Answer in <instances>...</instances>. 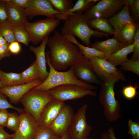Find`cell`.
Wrapping results in <instances>:
<instances>
[{"instance_id":"cell-6","label":"cell","mask_w":139,"mask_h":139,"mask_svg":"<svg viewBox=\"0 0 139 139\" xmlns=\"http://www.w3.org/2000/svg\"><path fill=\"white\" fill-rule=\"evenodd\" d=\"M60 21L56 18H48L32 22L27 21L23 26L28 34L30 41L33 45H37L54 31Z\"/></svg>"},{"instance_id":"cell-29","label":"cell","mask_w":139,"mask_h":139,"mask_svg":"<svg viewBox=\"0 0 139 139\" xmlns=\"http://www.w3.org/2000/svg\"><path fill=\"white\" fill-rule=\"evenodd\" d=\"M61 138L55 135L50 127L38 126L33 139H60Z\"/></svg>"},{"instance_id":"cell-38","label":"cell","mask_w":139,"mask_h":139,"mask_svg":"<svg viewBox=\"0 0 139 139\" xmlns=\"http://www.w3.org/2000/svg\"><path fill=\"white\" fill-rule=\"evenodd\" d=\"M7 4L5 0H0V24L8 20Z\"/></svg>"},{"instance_id":"cell-37","label":"cell","mask_w":139,"mask_h":139,"mask_svg":"<svg viewBox=\"0 0 139 139\" xmlns=\"http://www.w3.org/2000/svg\"><path fill=\"white\" fill-rule=\"evenodd\" d=\"M133 44L134 46V51L130 59H139V26L137 27Z\"/></svg>"},{"instance_id":"cell-39","label":"cell","mask_w":139,"mask_h":139,"mask_svg":"<svg viewBox=\"0 0 139 139\" xmlns=\"http://www.w3.org/2000/svg\"><path fill=\"white\" fill-rule=\"evenodd\" d=\"M128 125L129 130L127 133L132 137L133 139H135L136 134L139 131V123L134 122L131 119H129Z\"/></svg>"},{"instance_id":"cell-52","label":"cell","mask_w":139,"mask_h":139,"mask_svg":"<svg viewBox=\"0 0 139 139\" xmlns=\"http://www.w3.org/2000/svg\"><path fill=\"white\" fill-rule=\"evenodd\" d=\"M13 138H11V139H13Z\"/></svg>"},{"instance_id":"cell-2","label":"cell","mask_w":139,"mask_h":139,"mask_svg":"<svg viewBox=\"0 0 139 139\" xmlns=\"http://www.w3.org/2000/svg\"><path fill=\"white\" fill-rule=\"evenodd\" d=\"M88 20L83 13L76 12L69 15L65 21L60 33L63 36H75L88 47L91 44L90 39L92 36L100 38L108 37L104 33L91 28Z\"/></svg>"},{"instance_id":"cell-14","label":"cell","mask_w":139,"mask_h":139,"mask_svg":"<svg viewBox=\"0 0 139 139\" xmlns=\"http://www.w3.org/2000/svg\"><path fill=\"white\" fill-rule=\"evenodd\" d=\"M65 104L64 102L53 98L42 110L37 122L38 126L49 127Z\"/></svg>"},{"instance_id":"cell-35","label":"cell","mask_w":139,"mask_h":139,"mask_svg":"<svg viewBox=\"0 0 139 139\" xmlns=\"http://www.w3.org/2000/svg\"><path fill=\"white\" fill-rule=\"evenodd\" d=\"M139 88L138 84H136L134 86L130 84L126 86H123L121 93L124 96L126 99L131 100L136 97L138 93L137 89Z\"/></svg>"},{"instance_id":"cell-46","label":"cell","mask_w":139,"mask_h":139,"mask_svg":"<svg viewBox=\"0 0 139 139\" xmlns=\"http://www.w3.org/2000/svg\"><path fill=\"white\" fill-rule=\"evenodd\" d=\"M101 139H110L107 131L101 133Z\"/></svg>"},{"instance_id":"cell-1","label":"cell","mask_w":139,"mask_h":139,"mask_svg":"<svg viewBox=\"0 0 139 139\" xmlns=\"http://www.w3.org/2000/svg\"><path fill=\"white\" fill-rule=\"evenodd\" d=\"M47 45L49 49L50 64L57 71L66 70L87 58L81 53L77 46L57 31L49 38Z\"/></svg>"},{"instance_id":"cell-23","label":"cell","mask_w":139,"mask_h":139,"mask_svg":"<svg viewBox=\"0 0 139 139\" xmlns=\"http://www.w3.org/2000/svg\"><path fill=\"white\" fill-rule=\"evenodd\" d=\"M63 36L69 41L77 46L81 53L89 59L95 56L105 59V55L103 53L94 48L85 46L81 44L77 41L74 36L67 35Z\"/></svg>"},{"instance_id":"cell-17","label":"cell","mask_w":139,"mask_h":139,"mask_svg":"<svg viewBox=\"0 0 139 139\" xmlns=\"http://www.w3.org/2000/svg\"><path fill=\"white\" fill-rule=\"evenodd\" d=\"M49 37H46L38 46L35 47L30 46L29 48L30 50L33 52L36 56L35 60L40 72V79L43 82L47 77L49 72L46 67V59L45 49Z\"/></svg>"},{"instance_id":"cell-33","label":"cell","mask_w":139,"mask_h":139,"mask_svg":"<svg viewBox=\"0 0 139 139\" xmlns=\"http://www.w3.org/2000/svg\"><path fill=\"white\" fill-rule=\"evenodd\" d=\"M20 117L16 112H9L5 125L11 131L15 132L18 129L20 122Z\"/></svg>"},{"instance_id":"cell-19","label":"cell","mask_w":139,"mask_h":139,"mask_svg":"<svg viewBox=\"0 0 139 139\" xmlns=\"http://www.w3.org/2000/svg\"><path fill=\"white\" fill-rule=\"evenodd\" d=\"M138 26L134 22H127L120 29L115 38L125 47L132 45Z\"/></svg>"},{"instance_id":"cell-43","label":"cell","mask_w":139,"mask_h":139,"mask_svg":"<svg viewBox=\"0 0 139 139\" xmlns=\"http://www.w3.org/2000/svg\"><path fill=\"white\" fill-rule=\"evenodd\" d=\"M9 114L7 110H0V126L3 127H5Z\"/></svg>"},{"instance_id":"cell-15","label":"cell","mask_w":139,"mask_h":139,"mask_svg":"<svg viewBox=\"0 0 139 139\" xmlns=\"http://www.w3.org/2000/svg\"><path fill=\"white\" fill-rule=\"evenodd\" d=\"M76 77L86 83H94L101 85L102 84L94 72L89 59L84 60L73 65Z\"/></svg>"},{"instance_id":"cell-26","label":"cell","mask_w":139,"mask_h":139,"mask_svg":"<svg viewBox=\"0 0 139 139\" xmlns=\"http://www.w3.org/2000/svg\"><path fill=\"white\" fill-rule=\"evenodd\" d=\"M21 74L23 84L29 83L36 79H40V71L35 60Z\"/></svg>"},{"instance_id":"cell-10","label":"cell","mask_w":139,"mask_h":139,"mask_svg":"<svg viewBox=\"0 0 139 139\" xmlns=\"http://www.w3.org/2000/svg\"><path fill=\"white\" fill-rule=\"evenodd\" d=\"M87 108V105L84 104L74 114L67 131L70 139H85L92 129L86 121Z\"/></svg>"},{"instance_id":"cell-36","label":"cell","mask_w":139,"mask_h":139,"mask_svg":"<svg viewBox=\"0 0 139 139\" xmlns=\"http://www.w3.org/2000/svg\"><path fill=\"white\" fill-rule=\"evenodd\" d=\"M12 109L16 110L20 114L24 111V109L16 107L12 105L7 100L6 96L0 92V110Z\"/></svg>"},{"instance_id":"cell-42","label":"cell","mask_w":139,"mask_h":139,"mask_svg":"<svg viewBox=\"0 0 139 139\" xmlns=\"http://www.w3.org/2000/svg\"><path fill=\"white\" fill-rule=\"evenodd\" d=\"M9 44L7 43L0 47V60L4 58L9 57L11 55V54L8 49Z\"/></svg>"},{"instance_id":"cell-5","label":"cell","mask_w":139,"mask_h":139,"mask_svg":"<svg viewBox=\"0 0 139 139\" xmlns=\"http://www.w3.org/2000/svg\"><path fill=\"white\" fill-rule=\"evenodd\" d=\"M53 98L47 92L31 89L23 96L20 102L25 111L31 114L37 123L44 108Z\"/></svg>"},{"instance_id":"cell-31","label":"cell","mask_w":139,"mask_h":139,"mask_svg":"<svg viewBox=\"0 0 139 139\" xmlns=\"http://www.w3.org/2000/svg\"><path fill=\"white\" fill-rule=\"evenodd\" d=\"M54 8L64 14L73 6V1L71 0H49Z\"/></svg>"},{"instance_id":"cell-12","label":"cell","mask_w":139,"mask_h":139,"mask_svg":"<svg viewBox=\"0 0 139 139\" xmlns=\"http://www.w3.org/2000/svg\"><path fill=\"white\" fill-rule=\"evenodd\" d=\"M43 81L39 78L28 83L13 86H5L0 88V92L9 99L12 103L17 104L26 93Z\"/></svg>"},{"instance_id":"cell-18","label":"cell","mask_w":139,"mask_h":139,"mask_svg":"<svg viewBox=\"0 0 139 139\" xmlns=\"http://www.w3.org/2000/svg\"><path fill=\"white\" fill-rule=\"evenodd\" d=\"M107 19L113 28L114 38H115L119 30L123 25L127 22H134L129 12L127 0L120 10Z\"/></svg>"},{"instance_id":"cell-3","label":"cell","mask_w":139,"mask_h":139,"mask_svg":"<svg viewBox=\"0 0 139 139\" xmlns=\"http://www.w3.org/2000/svg\"><path fill=\"white\" fill-rule=\"evenodd\" d=\"M46 59V62L49 67L48 76L41 84L31 89L47 92L56 86L67 84H76L85 89L92 90L97 89L96 86L84 82L77 78L74 74L73 65L66 71L59 72L55 70L50 64L48 51L47 53Z\"/></svg>"},{"instance_id":"cell-24","label":"cell","mask_w":139,"mask_h":139,"mask_svg":"<svg viewBox=\"0 0 139 139\" xmlns=\"http://www.w3.org/2000/svg\"><path fill=\"white\" fill-rule=\"evenodd\" d=\"M88 24L91 29H95L107 35H114V30L107 19L96 18L88 20Z\"/></svg>"},{"instance_id":"cell-4","label":"cell","mask_w":139,"mask_h":139,"mask_svg":"<svg viewBox=\"0 0 139 139\" xmlns=\"http://www.w3.org/2000/svg\"><path fill=\"white\" fill-rule=\"evenodd\" d=\"M119 80L114 79L103 82L100 86L99 101L104 108V114L106 119L110 122L116 121L121 117L119 101L115 98L114 87Z\"/></svg>"},{"instance_id":"cell-9","label":"cell","mask_w":139,"mask_h":139,"mask_svg":"<svg viewBox=\"0 0 139 139\" xmlns=\"http://www.w3.org/2000/svg\"><path fill=\"white\" fill-rule=\"evenodd\" d=\"M89 59L96 75L103 82L114 79L126 81L124 73L107 60L96 56Z\"/></svg>"},{"instance_id":"cell-11","label":"cell","mask_w":139,"mask_h":139,"mask_svg":"<svg viewBox=\"0 0 139 139\" xmlns=\"http://www.w3.org/2000/svg\"><path fill=\"white\" fill-rule=\"evenodd\" d=\"M24 10L30 19L39 15L55 18L57 15L61 14L54 8L49 0H30L28 6Z\"/></svg>"},{"instance_id":"cell-8","label":"cell","mask_w":139,"mask_h":139,"mask_svg":"<svg viewBox=\"0 0 139 139\" xmlns=\"http://www.w3.org/2000/svg\"><path fill=\"white\" fill-rule=\"evenodd\" d=\"M126 0H99L83 13L88 20L96 18L108 19L123 8Z\"/></svg>"},{"instance_id":"cell-50","label":"cell","mask_w":139,"mask_h":139,"mask_svg":"<svg viewBox=\"0 0 139 139\" xmlns=\"http://www.w3.org/2000/svg\"><path fill=\"white\" fill-rule=\"evenodd\" d=\"M5 86L0 81V88Z\"/></svg>"},{"instance_id":"cell-47","label":"cell","mask_w":139,"mask_h":139,"mask_svg":"<svg viewBox=\"0 0 139 139\" xmlns=\"http://www.w3.org/2000/svg\"><path fill=\"white\" fill-rule=\"evenodd\" d=\"M7 43L5 39L0 34V47L6 44Z\"/></svg>"},{"instance_id":"cell-16","label":"cell","mask_w":139,"mask_h":139,"mask_svg":"<svg viewBox=\"0 0 139 139\" xmlns=\"http://www.w3.org/2000/svg\"><path fill=\"white\" fill-rule=\"evenodd\" d=\"M20 122L18 131L23 139H33L38 126L33 116L25 111L20 114Z\"/></svg>"},{"instance_id":"cell-41","label":"cell","mask_w":139,"mask_h":139,"mask_svg":"<svg viewBox=\"0 0 139 139\" xmlns=\"http://www.w3.org/2000/svg\"><path fill=\"white\" fill-rule=\"evenodd\" d=\"M8 49L11 54L18 55L20 52L21 48L19 42L16 41L9 43Z\"/></svg>"},{"instance_id":"cell-53","label":"cell","mask_w":139,"mask_h":139,"mask_svg":"<svg viewBox=\"0 0 139 139\" xmlns=\"http://www.w3.org/2000/svg\"></svg>"},{"instance_id":"cell-25","label":"cell","mask_w":139,"mask_h":139,"mask_svg":"<svg viewBox=\"0 0 139 139\" xmlns=\"http://www.w3.org/2000/svg\"><path fill=\"white\" fill-rule=\"evenodd\" d=\"M0 81L5 86L23 84L20 73L5 72L0 70Z\"/></svg>"},{"instance_id":"cell-44","label":"cell","mask_w":139,"mask_h":139,"mask_svg":"<svg viewBox=\"0 0 139 139\" xmlns=\"http://www.w3.org/2000/svg\"><path fill=\"white\" fill-rule=\"evenodd\" d=\"M14 134H10L6 132L4 127L0 126V139H10L13 138Z\"/></svg>"},{"instance_id":"cell-13","label":"cell","mask_w":139,"mask_h":139,"mask_svg":"<svg viewBox=\"0 0 139 139\" xmlns=\"http://www.w3.org/2000/svg\"><path fill=\"white\" fill-rule=\"evenodd\" d=\"M74 114L71 106L65 104L49 127L55 135L61 137L67 132Z\"/></svg>"},{"instance_id":"cell-22","label":"cell","mask_w":139,"mask_h":139,"mask_svg":"<svg viewBox=\"0 0 139 139\" xmlns=\"http://www.w3.org/2000/svg\"><path fill=\"white\" fill-rule=\"evenodd\" d=\"M134 47L133 44L125 47L111 55L107 60L116 66L120 65L129 59L127 56L129 54L133 52Z\"/></svg>"},{"instance_id":"cell-48","label":"cell","mask_w":139,"mask_h":139,"mask_svg":"<svg viewBox=\"0 0 139 139\" xmlns=\"http://www.w3.org/2000/svg\"><path fill=\"white\" fill-rule=\"evenodd\" d=\"M14 134L13 139H23L18 131L15 132Z\"/></svg>"},{"instance_id":"cell-40","label":"cell","mask_w":139,"mask_h":139,"mask_svg":"<svg viewBox=\"0 0 139 139\" xmlns=\"http://www.w3.org/2000/svg\"><path fill=\"white\" fill-rule=\"evenodd\" d=\"M9 4L12 6L23 9L28 6L30 0H5Z\"/></svg>"},{"instance_id":"cell-7","label":"cell","mask_w":139,"mask_h":139,"mask_svg":"<svg viewBox=\"0 0 139 139\" xmlns=\"http://www.w3.org/2000/svg\"><path fill=\"white\" fill-rule=\"evenodd\" d=\"M54 98L64 102L80 99L87 95L95 96L97 93L93 90L85 89L79 85L67 84L59 85L47 91Z\"/></svg>"},{"instance_id":"cell-32","label":"cell","mask_w":139,"mask_h":139,"mask_svg":"<svg viewBox=\"0 0 139 139\" xmlns=\"http://www.w3.org/2000/svg\"><path fill=\"white\" fill-rule=\"evenodd\" d=\"M120 65V70L132 72L139 76V59H128Z\"/></svg>"},{"instance_id":"cell-51","label":"cell","mask_w":139,"mask_h":139,"mask_svg":"<svg viewBox=\"0 0 139 139\" xmlns=\"http://www.w3.org/2000/svg\"><path fill=\"white\" fill-rule=\"evenodd\" d=\"M85 139H91L86 138H85Z\"/></svg>"},{"instance_id":"cell-49","label":"cell","mask_w":139,"mask_h":139,"mask_svg":"<svg viewBox=\"0 0 139 139\" xmlns=\"http://www.w3.org/2000/svg\"><path fill=\"white\" fill-rule=\"evenodd\" d=\"M60 139H70L69 135L67 132L65 133L62 136Z\"/></svg>"},{"instance_id":"cell-27","label":"cell","mask_w":139,"mask_h":139,"mask_svg":"<svg viewBox=\"0 0 139 139\" xmlns=\"http://www.w3.org/2000/svg\"><path fill=\"white\" fill-rule=\"evenodd\" d=\"M13 25V32L16 41L28 46L30 41L28 34L23 25Z\"/></svg>"},{"instance_id":"cell-30","label":"cell","mask_w":139,"mask_h":139,"mask_svg":"<svg viewBox=\"0 0 139 139\" xmlns=\"http://www.w3.org/2000/svg\"><path fill=\"white\" fill-rule=\"evenodd\" d=\"M99 0H78L71 8L72 11L83 13L95 4Z\"/></svg>"},{"instance_id":"cell-20","label":"cell","mask_w":139,"mask_h":139,"mask_svg":"<svg viewBox=\"0 0 139 139\" xmlns=\"http://www.w3.org/2000/svg\"><path fill=\"white\" fill-rule=\"evenodd\" d=\"M91 46L103 53L106 60L111 55L125 47L114 38L104 41H96Z\"/></svg>"},{"instance_id":"cell-28","label":"cell","mask_w":139,"mask_h":139,"mask_svg":"<svg viewBox=\"0 0 139 139\" xmlns=\"http://www.w3.org/2000/svg\"><path fill=\"white\" fill-rule=\"evenodd\" d=\"M0 34L8 43L16 41L14 34L12 24L8 20L0 24Z\"/></svg>"},{"instance_id":"cell-34","label":"cell","mask_w":139,"mask_h":139,"mask_svg":"<svg viewBox=\"0 0 139 139\" xmlns=\"http://www.w3.org/2000/svg\"><path fill=\"white\" fill-rule=\"evenodd\" d=\"M128 9L132 15L133 20L137 25H139V0H127Z\"/></svg>"},{"instance_id":"cell-45","label":"cell","mask_w":139,"mask_h":139,"mask_svg":"<svg viewBox=\"0 0 139 139\" xmlns=\"http://www.w3.org/2000/svg\"><path fill=\"white\" fill-rule=\"evenodd\" d=\"M108 132L110 139H117L115 136L114 128H110L108 129Z\"/></svg>"},{"instance_id":"cell-21","label":"cell","mask_w":139,"mask_h":139,"mask_svg":"<svg viewBox=\"0 0 139 139\" xmlns=\"http://www.w3.org/2000/svg\"><path fill=\"white\" fill-rule=\"evenodd\" d=\"M7 3L8 21L13 25H23L28 21L24 9L12 6Z\"/></svg>"}]
</instances>
